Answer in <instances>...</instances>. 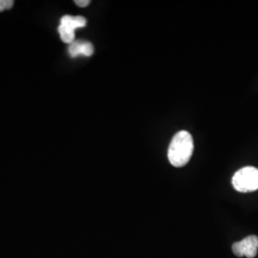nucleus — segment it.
Masks as SVG:
<instances>
[{
  "label": "nucleus",
  "mask_w": 258,
  "mask_h": 258,
  "mask_svg": "<svg viewBox=\"0 0 258 258\" xmlns=\"http://www.w3.org/2000/svg\"><path fill=\"white\" fill-rule=\"evenodd\" d=\"M58 33L60 38L62 39V41L67 44H71L72 42L75 41V31L70 29V28L66 27L64 25H59L58 26Z\"/></svg>",
  "instance_id": "6"
},
{
  "label": "nucleus",
  "mask_w": 258,
  "mask_h": 258,
  "mask_svg": "<svg viewBox=\"0 0 258 258\" xmlns=\"http://www.w3.org/2000/svg\"><path fill=\"white\" fill-rule=\"evenodd\" d=\"M257 250L258 237L256 235H249L232 245V251L238 257H255L257 254Z\"/></svg>",
  "instance_id": "3"
},
{
  "label": "nucleus",
  "mask_w": 258,
  "mask_h": 258,
  "mask_svg": "<svg viewBox=\"0 0 258 258\" xmlns=\"http://www.w3.org/2000/svg\"><path fill=\"white\" fill-rule=\"evenodd\" d=\"M14 4L15 2L13 0H0V13L5 10L11 9Z\"/></svg>",
  "instance_id": "7"
},
{
  "label": "nucleus",
  "mask_w": 258,
  "mask_h": 258,
  "mask_svg": "<svg viewBox=\"0 0 258 258\" xmlns=\"http://www.w3.org/2000/svg\"><path fill=\"white\" fill-rule=\"evenodd\" d=\"M194 139L187 131H180L172 139L168 148V160L176 167L184 166L194 153Z\"/></svg>",
  "instance_id": "1"
},
{
  "label": "nucleus",
  "mask_w": 258,
  "mask_h": 258,
  "mask_svg": "<svg viewBox=\"0 0 258 258\" xmlns=\"http://www.w3.org/2000/svg\"><path fill=\"white\" fill-rule=\"evenodd\" d=\"M75 3L79 6V7H86L90 4L89 0H76Z\"/></svg>",
  "instance_id": "8"
},
{
  "label": "nucleus",
  "mask_w": 258,
  "mask_h": 258,
  "mask_svg": "<svg viewBox=\"0 0 258 258\" xmlns=\"http://www.w3.org/2000/svg\"><path fill=\"white\" fill-rule=\"evenodd\" d=\"M232 185L239 192H251L258 189V169L246 166L232 177Z\"/></svg>",
  "instance_id": "2"
},
{
  "label": "nucleus",
  "mask_w": 258,
  "mask_h": 258,
  "mask_svg": "<svg viewBox=\"0 0 258 258\" xmlns=\"http://www.w3.org/2000/svg\"><path fill=\"white\" fill-rule=\"evenodd\" d=\"M60 25H64L66 27L70 28L76 31V29L83 28L86 25V19L83 17H72V16H64L60 19Z\"/></svg>",
  "instance_id": "5"
},
{
  "label": "nucleus",
  "mask_w": 258,
  "mask_h": 258,
  "mask_svg": "<svg viewBox=\"0 0 258 258\" xmlns=\"http://www.w3.org/2000/svg\"><path fill=\"white\" fill-rule=\"evenodd\" d=\"M68 53L72 57H77L79 55L90 56L94 54V47L90 42L75 40L69 45Z\"/></svg>",
  "instance_id": "4"
}]
</instances>
